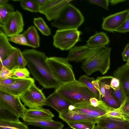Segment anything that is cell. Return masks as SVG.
<instances>
[{"label":"cell","mask_w":129,"mask_h":129,"mask_svg":"<svg viewBox=\"0 0 129 129\" xmlns=\"http://www.w3.org/2000/svg\"><path fill=\"white\" fill-rule=\"evenodd\" d=\"M22 53L30 73L44 88L56 89L62 84L54 77L47 64L45 53L34 49L25 50Z\"/></svg>","instance_id":"cell-1"},{"label":"cell","mask_w":129,"mask_h":129,"mask_svg":"<svg viewBox=\"0 0 129 129\" xmlns=\"http://www.w3.org/2000/svg\"><path fill=\"white\" fill-rule=\"evenodd\" d=\"M111 51L105 46L96 47L82 63V69L88 75L97 71L105 74L110 68Z\"/></svg>","instance_id":"cell-2"},{"label":"cell","mask_w":129,"mask_h":129,"mask_svg":"<svg viewBox=\"0 0 129 129\" xmlns=\"http://www.w3.org/2000/svg\"><path fill=\"white\" fill-rule=\"evenodd\" d=\"M55 91L73 105L81 102H90L91 98L95 97L84 84L76 80L61 84Z\"/></svg>","instance_id":"cell-3"},{"label":"cell","mask_w":129,"mask_h":129,"mask_svg":"<svg viewBox=\"0 0 129 129\" xmlns=\"http://www.w3.org/2000/svg\"><path fill=\"white\" fill-rule=\"evenodd\" d=\"M84 20V17L80 11L69 3L52 22L51 25L59 29H77Z\"/></svg>","instance_id":"cell-4"},{"label":"cell","mask_w":129,"mask_h":129,"mask_svg":"<svg viewBox=\"0 0 129 129\" xmlns=\"http://www.w3.org/2000/svg\"><path fill=\"white\" fill-rule=\"evenodd\" d=\"M67 58L52 57L46 58V62L55 78L62 84L76 80L72 66Z\"/></svg>","instance_id":"cell-5"},{"label":"cell","mask_w":129,"mask_h":129,"mask_svg":"<svg viewBox=\"0 0 129 129\" xmlns=\"http://www.w3.org/2000/svg\"><path fill=\"white\" fill-rule=\"evenodd\" d=\"M81 34L77 29H59L53 36V45L61 50H70L80 40Z\"/></svg>","instance_id":"cell-6"},{"label":"cell","mask_w":129,"mask_h":129,"mask_svg":"<svg viewBox=\"0 0 129 129\" xmlns=\"http://www.w3.org/2000/svg\"><path fill=\"white\" fill-rule=\"evenodd\" d=\"M19 96L24 105L29 109L40 108L45 105L46 98L42 90L37 87L35 82Z\"/></svg>","instance_id":"cell-7"},{"label":"cell","mask_w":129,"mask_h":129,"mask_svg":"<svg viewBox=\"0 0 129 129\" xmlns=\"http://www.w3.org/2000/svg\"><path fill=\"white\" fill-rule=\"evenodd\" d=\"M0 106L19 118L24 117L27 109L21 103L19 96L0 91Z\"/></svg>","instance_id":"cell-8"},{"label":"cell","mask_w":129,"mask_h":129,"mask_svg":"<svg viewBox=\"0 0 129 129\" xmlns=\"http://www.w3.org/2000/svg\"><path fill=\"white\" fill-rule=\"evenodd\" d=\"M24 26L22 16L18 10L12 13L0 24L1 27L9 37L19 34L23 31Z\"/></svg>","instance_id":"cell-9"},{"label":"cell","mask_w":129,"mask_h":129,"mask_svg":"<svg viewBox=\"0 0 129 129\" xmlns=\"http://www.w3.org/2000/svg\"><path fill=\"white\" fill-rule=\"evenodd\" d=\"M71 0H47L40 7L39 12L45 15L49 21L54 20L60 15L65 6Z\"/></svg>","instance_id":"cell-10"},{"label":"cell","mask_w":129,"mask_h":129,"mask_svg":"<svg viewBox=\"0 0 129 129\" xmlns=\"http://www.w3.org/2000/svg\"><path fill=\"white\" fill-rule=\"evenodd\" d=\"M73 105L74 110L98 118L115 109L109 107L101 101L99 105L96 107L91 105L90 102H81Z\"/></svg>","instance_id":"cell-11"},{"label":"cell","mask_w":129,"mask_h":129,"mask_svg":"<svg viewBox=\"0 0 129 129\" xmlns=\"http://www.w3.org/2000/svg\"><path fill=\"white\" fill-rule=\"evenodd\" d=\"M129 15V9L118 12L103 18L102 29L114 33L124 22Z\"/></svg>","instance_id":"cell-12"},{"label":"cell","mask_w":129,"mask_h":129,"mask_svg":"<svg viewBox=\"0 0 129 129\" xmlns=\"http://www.w3.org/2000/svg\"><path fill=\"white\" fill-rule=\"evenodd\" d=\"M35 82V80L31 77L20 79L11 85L7 86L0 85V91L10 94L19 96Z\"/></svg>","instance_id":"cell-13"},{"label":"cell","mask_w":129,"mask_h":129,"mask_svg":"<svg viewBox=\"0 0 129 129\" xmlns=\"http://www.w3.org/2000/svg\"><path fill=\"white\" fill-rule=\"evenodd\" d=\"M58 117L64 121L86 122L96 123L98 117L75 110L68 109L59 113Z\"/></svg>","instance_id":"cell-14"},{"label":"cell","mask_w":129,"mask_h":129,"mask_svg":"<svg viewBox=\"0 0 129 129\" xmlns=\"http://www.w3.org/2000/svg\"><path fill=\"white\" fill-rule=\"evenodd\" d=\"M97 125L103 129H129V118L121 119L103 116L98 118Z\"/></svg>","instance_id":"cell-15"},{"label":"cell","mask_w":129,"mask_h":129,"mask_svg":"<svg viewBox=\"0 0 129 129\" xmlns=\"http://www.w3.org/2000/svg\"><path fill=\"white\" fill-rule=\"evenodd\" d=\"M72 105L55 91L46 98L45 103V105L52 108L59 113L68 109Z\"/></svg>","instance_id":"cell-16"},{"label":"cell","mask_w":129,"mask_h":129,"mask_svg":"<svg viewBox=\"0 0 129 129\" xmlns=\"http://www.w3.org/2000/svg\"><path fill=\"white\" fill-rule=\"evenodd\" d=\"M113 77L105 76L104 89L100 92V101L109 107L115 109L118 108L120 105L113 96L110 86V81Z\"/></svg>","instance_id":"cell-17"},{"label":"cell","mask_w":129,"mask_h":129,"mask_svg":"<svg viewBox=\"0 0 129 129\" xmlns=\"http://www.w3.org/2000/svg\"><path fill=\"white\" fill-rule=\"evenodd\" d=\"M96 48H91L86 45L74 47L69 50L67 58L69 61L78 62L84 60Z\"/></svg>","instance_id":"cell-18"},{"label":"cell","mask_w":129,"mask_h":129,"mask_svg":"<svg viewBox=\"0 0 129 129\" xmlns=\"http://www.w3.org/2000/svg\"><path fill=\"white\" fill-rule=\"evenodd\" d=\"M113 75L119 80L127 98L129 99V66L125 64L120 67L114 72Z\"/></svg>","instance_id":"cell-19"},{"label":"cell","mask_w":129,"mask_h":129,"mask_svg":"<svg viewBox=\"0 0 129 129\" xmlns=\"http://www.w3.org/2000/svg\"><path fill=\"white\" fill-rule=\"evenodd\" d=\"M23 119L28 124H30L45 129H62L64 126L61 122L53 120H39L24 117Z\"/></svg>","instance_id":"cell-20"},{"label":"cell","mask_w":129,"mask_h":129,"mask_svg":"<svg viewBox=\"0 0 129 129\" xmlns=\"http://www.w3.org/2000/svg\"><path fill=\"white\" fill-rule=\"evenodd\" d=\"M54 115L49 109L42 107L36 109H27L24 117L35 119L51 120Z\"/></svg>","instance_id":"cell-21"},{"label":"cell","mask_w":129,"mask_h":129,"mask_svg":"<svg viewBox=\"0 0 129 129\" xmlns=\"http://www.w3.org/2000/svg\"><path fill=\"white\" fill-rule=\"evenodd\" d=\"M10 43L7 35L0 30V62L5 59L12 52L17 50Z\"/></svg>","instance_id":"cell-22"},{"label":"cell","mask_w":129,"mask_h":129,"mask_svg":"<svg viewBox=\"0 0 129 129\" xmlns=\"http://www.w3.org/2000/svg\"><path fill=\"white\" fill-rule=\"evenodd\" d=\"M109 38L103 32H96L86 41V45L91 48L105 46L110 42Z\"/></svg>","instance_id":"cell-23"},{"label":"cell","mask_w":129,"mask_h":129,"mask_svg":"<svg viewBox=\"0 0 129 129\" xmlns=\"http://www.w3.org/2000/svg\"><path fill=\"white\" fill-rule=\"evenodd\" d=\"M25 38L28 46L34 48L39 47L40 38L36 28L33 26L29 27L23 33Z\"/></svg>","instance_id":"cell-24"},{"label":"cell","mask_w":129,"mask_h":129,"mask_svg":"<svg viewBox=\"0 0 129 129\" xmlns=\"http://www.w3.org/2000/svg\"><path fill=\"white\" fill-rule=\"evenodd\" d=\"M95 80L94 78L90 77L86 75H83L80 77L78 81L84 84L92 92L95 97L100 101V92L92 83V81Z\"/></svg>","instance_id":"cell-25"},{"label":"cell","mask_w":129,"mask_h":129,"mask_svg":"<svg viewBox=\"0 0 129 129\" xmlns=\"http://www.w3.org/2000/svg\"><path fill=\"white\" fill-rule=\"evenodd\" d=\"M17 50L11 53L5 59L1 62L0 64L11 70L19 68L17 61Z\"/></svg>","instance_id":"cell-26"},{"label":"cell","mask_w":129,"mask_h":129,"mask_svg":"<svg viewBox=\"0 0 129 129\" xmlns=\"http://www.w3.org/2000/svg\"><path fill=\"white\" fill-rule=\"evenodd\" d=\"M0 129H28L27 126L20 121H11L0 120Z\"/></svg>","instance_id":"cell-27"},{"label":"cell","mask_w":129,"mask_h":129,"mask_svg":"<svg viewBox=\"0 0 129 129\" xmlns=\"http://www.w3.org/2000/svg\"><path fill=\"white\" fill-rule=\"evenodd\" d=\"M14 11L13 7L8 3L0 5V24H2L8 16Z\"/></svg>","instance_id":"cell-28"},{"label":"cell","mask_w":129,"mask_h":129,"mask_svg":"<svg viewBox=\"0 0 129 129\" xmlns=\"http://www.w3.org/2000/svg\"><path fill=\"white\" fill-rule=\"evenodd\" d=\"M33 22L35 25L43 35L48 36L51 34L50 28L42 18L41 17L35 18L34 19Z\"/></svg>","instance_id":"cell-29"},{"label":"cell","mask_w":129,"mask_h":129,"mask_svg":"<svg viewBox=\"0 0 129 129\" xmlns=\"http://www.w3.org/2000/svg\"><path fill=\"white\" fill-rule=\"evenodd\" d=\"M20 3L24 10L33 12H39L40 7L36 0H22L20 1Z\"/></svg>","instance_id":"cell-30"},{"label":"cell","mask_w":129,"mask_h":129,"mask_svg":"<svg viewBox=\"0 0 129 129\" xmlns=\"http://www.w3.org/2000/svg\"><path fill=\"white\" fill-rule=\"evenodd\" d=\"M65 122L73 129H85L87 128L93 129L95 124L86 122H74L67 121Z\"/></svg>","instance_id":"cell-31"},{"label":"cell","mask_w":129,"mask_h":129,"mask_svg":"<svg viewBox=\"0 0 129 129\" xmlns=\"http://www.w3.org/2000/svg\"><path fill=\"white\" fill-rule=\"evenodd\" d=\"M112 90L113 96L121 106L127 98L121 83L118 88Z\"/></svg>","instance_id":"cell-32"},{"label":"cell","mask_w":129,"mask_h":129,"mask_svg":"<svg viewBox=\"0 0 129 129\" xmlns=\"http://www.w3.org/2000/svg\"><path fill=\"white\" fill-rule=\"evenodd\" d=\"M0 120L8 121H20L19 117L0 106Z\"/></svg>","instance_id":"cell-33"},{"label":"cell","mask_w":129,"mask_h":129,"mask_svg":"<svg viewBox=\"0 0 129 129\" xmlns=\"http://www.w3.org/2000/svg\"><path fill=\"white\" fill-rule=\"evenodd\" d=\"M13 77L19 79H24L30 77V73L27 68H18L11 70Z\"/></svg>","instance_id":"cell-34"},{"label":"cell","mask_w":129,"mask_h":129,"mask_svg":"<svg viewBox=\"0 0 129 129\" xmlns=\"http://www.w3.org/2000/svg\"><path fill=\"white\" fill-rule=\"evenodd\" d=\"M8 40L9 41L19 45L28 46L25 38L23 34L16 35L9 37Z\"/></svg>","instance_id":"cell-35"},{"label":"cell","mask_w":129,"mask_h":129,"mask_svg":"<svg viewBox=\"0 0 129 129\" xmlns=\"http://www.w3.org/2000/svg\"><path fill=\"white\" fill-rule=\"evenodd\" d=\"M103 116L124 120L127 119L128 118L124 115L118 108L110 111Z\"/></svg>","instance_id":"cell-36"},{"label":"cell","mask_w":129,"mask_h":129,"mask_svg":"<svg viewBox=\"0 0 129 129\" xmlns=\"http://www.w3.org/2000/svg\"><path fill=\"white\" fill-rule=\"evenodd\" d=\"M12 77H13V75L11 70L3 66L0 69V80H4Z\"/></svg>","instance_id":"cell-37"},{"label":"cell","mask_w":129,"mask_h":129,"mask_svg":"<svg viewBox=\"0 0 129 129\" xmlns=\"http://www.w3.org/2000/svg\"><path fill=\"white\" fill-rule=\"evenodd\" d=\"M17 58L18 67L25 68L27 65L26 62L22 52L18 48H17Z\"/></svg>","instance_id":"cell-38"},{"label":"cell","mask_w":129,"mask_h":129,"mask_svg":"<svg viewBox=\"0 0 129 129\" xmlns=\"http://www.w3.org/2000/svg\"><path fill=\"white\" fill-rule=\"evenodd\" d=\"M118 109L125 116H129V99L127 98L123 104Z\"/></svg>","instance_id":"cell-39"},{"label":"cell","mask_w":129,"mask_h":129,"mask_svg":"<svg viewBox=\"0 0 129 129\" xmlns=\"http://www.w3.org/2000/svg\"><path fill=\"white\" fill-rule=\"evenodd\" d=\"M88 1L90 3L99 6L106 10H109V0H89Z\"/></svg>","instance_id":"cell-40"},{"label":"cell","mask_w":129,"mask_h":129,"mask_svg":"<svg viewBox=\"0 0 129 129\" xmlns=\"http://www.w3.org/2000/svg\"><path fill=\"white\" fill-rule=\"evenodd\" d=\"M115 31L122 33L129 32V15L122 24Z\"/></svg>","instance_id":"cell-41"},{"label":"cell","mask_w":129,"mask_h":129,"mask_svg":"<svg viewBox=\"0 0 129 129\" xmlns=\"http://www.w3.org/2000/svg\"><path fill=\"white\" fill-rule=\"evenodd\" d=\"M20 79L16 77H12L3 80H0V85L4 86L13 84Z\"/></svg>","instance_id":"cell-42"},{"label":"cell","mask_w":129,"mask_h":129,"mask_svg":"<svg viewBox=\"0 0 129 129\" xmlns=\"http://www.w3.org/2000/svg\"><path fill=\"white\" fill-rule=\"evenodd\" d=\"M120 84L119 80L117 78L113 77L111 79L110 86L112 89L114 90L119 87Z\"/></svg>","instance_id":"cell-43"},{"label":"cell","mask_w":129,"mask_h":129,"mask_svg":"<svg viewBox=\"0 0 129 129\" xmlns=\"http://www.w3.org/2000/svg\"><path fill=\"white\" fill-rule=\"evenodd\" d=\"M122 55L123 60L127 62L129 59V43L126 45Z\"/></svg>","instance_id":"cell-44"},{"label":"cell","mask_w":129,"mask_h":129,"mask_svg":"<svg viewBox=\"0 0 129 129\" xmlns=\"http://www.w3.org/2000/svg\"><path fill=\"white\" fill-rule=\"evenodd\" d=\"M89 102L91 105L96 107L99 105L101 101L99 100L95 97H93L90 99Z\"/></svg>","instance_id":"cell-45"},{"label":"cell","mask_w":129,"mask_h":129,"mask_svg":"<svg viewBox=\"0 0 129 129\" xmlns=\"http://www.w3.org/2000/svg\"><path fill=\"white\" fill-rule=\"evenodd\" d=\"M126 0H109V3L112 5H114L119 3L123 2Z\"/></svg>","instance_id":"cell-46"},{"label":"cell","mask_w":129,"mask_h":129,"mask_svg":"<svg viewBox=\"0 0 129 129\" xmlns=\"http://www.w3.org/2000/svg\"><path fill=\"white\" fill-rule=\"evenodd\" d=\"M36 1L40 7L43 6L47 1V0H36Z\"/></svg>","instance_id":"cell-47"},{"label":"cell","mask_w":129,"mask_h":129,"mask_svg":"<svg viewBox=\"0 0 129 129\" xmlns=\"http://www.w3.org/2000/svg\"><path fill=\"white\" fill-rule=\"evenodd\" d=\"M92 83L95 87L100 92V90L99 86V84L98 81L95 80L92 81Z\"/></svg>","instance_id":"cell-48"},{"label":"cell","mask_w":129,"mask_h":129,"mask_svg":"<svg viewBox=\"0 0 129 129\" xmlns=\"http://www.w3.org/2000/svg\"><path fill=\"white\" fill-rule=\"evenodd\" d=\"M8 0H0V5L8 3Z\"/></svg>","instance_id":"cell-49"},{"label":"cell","mask_w":129,"mask_h":129,"mask_svg":"<svg viewBox=\"0 0 129 129\" xmlns=\"http://www.w3.org/2000/svg\"><path fill=\"white\" fill-rule=\"evenodd\" d=\"M93 129H103L98 125H95Z\"/></svg>","instance_id":"cell-50"},{"label":"cell","mask_w":129,"mask_h":129,"mask_svg":"<svg viewBox=\"0 0 129 129\" xmlns=\"http://www.w3.org/2000/svg\"><path fill=\"white\" fill-rule=\"evenodd\" d=\"M125 64L127 66H129V59Z\"/></svg>","instance_id":"cell-51"},{"label":"cell","mask_w":129,"mask_h":129,"mask_svg":"<svg viewBox=\"0 0 129 129\" xmlns=\"http://www.w3.org/2000/svg\"><path fill=\"white\" fill-rule=\"evenodd\" d=\"M85 129H90L89 128H85Z\"/></svg>","instance_id":"cell-52"},{"label":"cell","mask_w":129,"mask_h":129,"mask_svg":"<svg viewBox=\"0 0 129 129\" xmlns=\"http://www.w3.org/2000/svg\"><path fill=\"white\" fill-rule=\"evenodd\" d=\"M127 117L128 118H129V116H128Z\"/></svg>","instance_id":"cell-53"}]
</instances>
